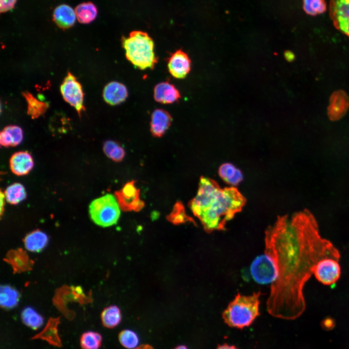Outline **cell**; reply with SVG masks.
<instances>
[{"label":"cell","instance_id":"19","mask_svg":"<svg viewBox=\"0 0 349 349\" xmlns=\"http://www.w3.org/2000/svg\"><path fill=\"white\" fill-rule=\"evenodd\" d=\"M23 139L22 129L15 125H10L5 127L0 134V143L1 145L6 147H14L19 144Z\"/></svg>","mask_w":349,"mask_h":349},{"label":"cell","instance_id":"13","mask_svg":"<svg viewBox=\"0 0 349 349\" xmlns=\"http://www.w3.org/2000/svg\"><path fill=\"white\" fill-rule=\"evenodd\" d=\"M172 120L171 114L167 111L161 109L155 110L151 117L152 135L156 137L163 136L171 126Z\"/></svg>","mask_w":349,"mask_h":349},{"label":"cell","instance_id":"6","mask_svg":"<svg viewBox=\"0 0 349 349\" xmlns=\"http://www.w3.org/2000/svg\"><path fill=\"white\" fill-rule=\"evenodd\" d=\"M64 100L74 107L79 117L85 110L83 106V92L80 83L71 72H68L60 87Z\"/></svg>","mask_w":349,"mask_h":349},{"label":"cell","instance_id":"3","mask_svg":"<svg viewBox=\"0 0 349 349\" xmlns=\"http://www.w3.org/2000/svg\"><path fill=\"white\" fill-rule=\"evenodd\" d=\"M126 57L135 67L141 70L153 68L157 63L154 52V42L147 33L134 31L127 37L121 38Z\"/></svg>","mask_w":349,"mask_h":349},{"label":"cell","instance_id":"16","mask_svg":"<svg viewBox=\"0 0 349 349\" xmlns=\"http://www.w3.org/2000/svg\"><path fill=\"white\" fill-rule=\"evenodd\" d=\"M181 95L177 89L172 84L161 82L154 89V98L156 101L164 104H172L179 100Z\"/></svg>","mask_w":349,"mask_h":349},{"label":"cell","instance_id":"29","mask_svg":"<svg viewBox=\"0 0 349 349\" xmlns=\"http://www.w3.org/2000/svg\"><path fill=\"white\" fill-rule=\"evenodd\" d=\"M102 340V336L99 333L88 331L82 334L80 344L82 349H99Z\"/></svg>","mask_w":349,"mask_h":349},{"label":"cell","instance_id":"4","mask_svg":"<svg viewBox=\"0 0 349 349\" xmlns=\"http://www.w3.org/2000/svg\"><path fill=\"white\" fill-rule=\"evenodd\" d=\"M260 291L249 295L238 293L222 313L228 325L242 329L250 326L259 315Z\"/></svg>","mask_w":349,"mask_h":349},{"label":"cell","instance_id":"8","mask_svg":"<svg viewBox=\"0 0 349 349\" xmlns=\"http://www.w3.org/2000/svg\"><path fill=\"white\" fill-rule=\"evenodd\" d=\"M338 261L332 258H326L318 262L313 270L317 280L324 285H333L341 275V267Z\"/></svg>","mask_w":349,"mask_h":349},{"label":"cell","instance_id":"33","mask_svg":"<svg viewBox=\"0 0 349 349\" xmlns=\"http://www.w3.org/2000/svg\"><path fill=\"white\" fill-rule=\"evenodd\" d=\"M17 0H0V13H5L14 8Z\"/></svg>","mask_w":349,"mask_h":349},{"label":"cell","instance_id":"38","mask_svg":"<svg viewBox=\"0 0 349 349\" xmlns=\"http://www.w3.org/2000/svg\"><path fill=\"white\" fill-rule=\"evenodd\" d=\"M133 349H154L153 347L148 344H143Z\"/></svg>","mask_w":349,"mask_h":349},{"label":"cell","instance_id":"2","mask_svg":"<svg viewBox=\"0 0 349 349\" xmlns=\"http://www.w3.org/2000/svg\"><path fill=\"white\" fill-rule=\"evenodd\" d=\"M246 200L235 187L222 188L214 180L202 176L189 206L207 233L225 229L227 222L240 212Z\"/></svg>","mask_w":349,"mask_h":349},{"label":"cell","instance_id":"30","mask_svg":"<svg viewBox=\"0 0 349 349\" xmlns=\"http://www.w3.org/2000/svg\"><path fill=\"white\" fill-rule=\"evenodd\" d=\"M303 9L307 14L315 16L324 13L327 5L324 0H303Z\"/></svg>","mask_w":349,"mask_h":349},{"label":"cell","instance_id":"14","mask_svg":"<svg viewBox=\"0 0 349 349\" xmlns=\"http://www.w3.org/2000/svg\"><path fill=\"white\" fill-rule=\"evenodd\" d=\"M128 96L127 89L125 85L118 81H111L104 87L103 97L108 104L119 105L126 100Z\"/></svg>","mask_w":349,"mask_h":349},{"label":"cell","instance_id":"37","mask_svg":"<svg viewBox=\"0 0 349 349\" xmlns=\"http://www.w3.org/2000/svg\"><path fill=\"white\" fill-rule=\"evenodd\" d=\"M217 349H238L234 346H229L226 344L219 345Z\"/></svg>","mask_w":349,"mask_h":349},{"label":"cell","instance_id":"5","mask_svg":"<svg viewBox=\"0 0 349 349\" xmlns=\"http://www.w3.org/2000/svg\"><path fill=\"white\" fill-rule=\"evenodd\" d=\"M120 208L115 197L107 194L93 200L89 205V211L95 223L107 227L117 223L120 215Z\"/></svg>","mask_w":349,"mask_h":349},{"label":"cell","instance_id":"27","mask_svg":"<svg viewBox=\"0 0 349 349\" xmlns=\"http://www.w3.org/2000/svg\"><path fill=\"white\" fill-rule=\"evenodd\" d=\"M21 317L23 322L34 330L40 328L44 323L43 317L31 307L25 308L21 312Z\"/></svg>","mask_w":349,"mask_h":349},{"label":"cell","instance_id":"39","mask_svg":"<svg viewBox=\"0 0 349 349\" xmlns=\"http://www.w3.org/2000/svg\"><path fill=\"white\" fill-rule=\"evenodd\" d=\"M174 349H188V348L185 345H179L174 348Z\"/></svg>","mask_w":349,"mask_h":349},{"label":"cell","instance_id":"23","mask_svg":"<svg viewBox=\"0 0 349 349\" xmlns=\"http://www.w3.org/2000/svg\"><path fill=\"white\" fill-rule=\"evenodd\" d=\"M218 173L225 182L233 186L238 184L243 179L241 172L230 163L222 164L220 167Z\"/></svg>","mask_w":349,"mask_h":349},{"label":"cell","instance_id":"28","mask_svg":"<svg viewBox=\"0 0 349 349\" xmlns=\"http://www.w3.org/2000/svg\"><path fill=\"white\" fill-rule=\"evenodd\" d=\"M103 149L105 155L115 162L122 161L125 155L124 148L113 141H106L103 144Z\"/></svg>","mask_w":349,"mask_h":349},{"label":"cell","instance_id":"31","mask_svg":"<svg viewBox=\"0 0 349 349\" xmlns=\"http://www.w3.org/2000/svg\"><path fill=\"white\" fill-rule=\"evenodd\" d=\"M118 339L121 345L129 349L135 348L139 343L137 333L128 329L121 331L118 334Z\"/></svg>","mask_w":349,"mask_h":349},{"label":"cell","instance_id":"36","mask_svg":"<svg viewBox=\"0 0 349 349\" xmlns=\"http://www.w3.org/2000/svg\"><path fill=\"white\" fill-rule=\"evenodd\" d=\"M323 323L325 328H330V327L333 326V320L331 318L325 319Z\"/></svg>","mask_w":349,"mask_h":349},{"label":"cell","instance_id":"35","mask_svg":"<svg viewBox=\"0 0 349 349\" xmlns=\"http://www.w3.org/2000/svg\"><path fill=\"white\" fill-rule=\"evenodd\" d=\"M5 195L1 191H0V214H2L4 205Z\"/></svg>","mask_w":349,"mask_h":349},{"label":"cell","instance_id":"34","mask_svg":"<svg viewBox=\"0 0 349 349\" xmlns=\"http://www.w3.org/2000/svg\"><path fill=\"white\" fill-rule=\"evenodd\" d=\"M285 56L286 59L288 61H292L294 59V54L290 51H286Z\"/></svg>","mask_w":349,"mask_h":349},{"label":"cell","instance_id":"1","mask_svg":"<svg viewBox=\"0 0 349 349\" xmlns=\"http://www.w3.org/2000/svg\"><path fill=\"white\" fill-rule=\"evenodd\" d=\"M264 254L273 262L276 277L266 305L272 316L294 319L305 309L304 286L322 259L339 260L338 250L320 235L315 220L305 213L279 216L265 231Z\"/></svg>","mask_w":349,"mask_h":349},{"label":"cell","instance_id":"17","mask_svg":"<svg viewBox=\"0 0 349 349\" xmlns=\"http://www.w3.org/2000/svg\"><path fill=\"white\" fill-rule=\"evenodd\" d=\"M77 18L75 10L69 5L62 4L57 6L53 13V20L62 29L72 27Z\"/></svg>","mask_w":349,"mask_h":349},{"label":"cell","instance_id":"15","mask_svg":"<svg viewBox=\"0 0 349 349\" xmlns=\"http://www.w3.org/2000/svg\"><path fill=\"white\" fill-rule=\"evenodd\" d=\"M33 165L32 156L26 151H19L14 153L10 159L11 171L19 176L28 174L32 170Z\"/></svg>","mask_w":349,"mask_h":349},{"label":"cell","instance_id":"11","mask_svg":"<svg viewBox=\"0 0 349 349\" xmlns=\"http://www.w3.org/2000/svg\"><path fill=\"white\" fill-rule=\"evenodd\" d=\"M168 68L176 79H184L190 70L191 62L188 55L181 49L173 53L168 60Z\"/></svg>","mask_w":349,"mask_h":349},{"label":"cell","instance_id":"7","mask_svg":"<svg viewBox=\"0 0 349 349\" xmlns=\"http://www.w3.org/2000/svg\"><path fill=\"white\" fill-rule=\"evenodd\" d=\"M114 193L120 208L123 211H138L144 206V202L140 198V190L135 186L134 180L127 183Z\"/></svg>","mask_w":349,"mask_h":349},{"label":"cell","instance_id":"12","mask_svg":"<svg viewBox=\"0 0 349 349\" xmlns=\"http://www.w3.org/2000/svg\"><path fill=\"white\" fill-rule=\"evenodd\" d=\"M349 107V98L347 94L342 90L334 92L330 98L328 108V114L332 120H337L342 117Z\"/></svg>","mask_w":349,"mask_h":349},{"label":"cell","instance_id":"25","mask_svg":"<svg viewBox=\"0 0 349 349\" xmlns=\"http://www.w3.org/2000/svg\"><path fill=\"white\" fill-rule=\"evenodd\" d=\"M120 309L115 305L105 308L101 313V319L103 326L111 329L117 326L121 321Z\"/></svg>","mask_w":349,"mask_h":349},{"label":"cell","instance_id":"26","mask_svg":"<svg viewBox=\"0 0 349 349\" xmlns=\"http://www.w3.org/2000/svg\"><path fill=\"white\" fill-rule=\"evenodd\" d=\"M6 201L12 205H17L27 197L26 190L20 183H15L8 186L4 192Z\"/></svg>","mask_w":349,"mask_h":349},{"label":"cell","instance_id":"10","mask_svg":"<svg viewBox=\"0 0 349 349\" xmlns=\"http://www.w3.org/2000/svg\"><path fill=\"white\" fill-rule=\"evenodd\" d=\"M329 16L335 28L349 37V0H330Z\"/></svg>","mask_w":349,"mask_h":349},{"label":"cell","instance_id":"18","mask_svg":"<svg viewBox=\"0 0 349 349\" xmlns=\"http://www.w3.org/2000/svg\"><path fill=\"white\" fill-rule=\"evenodd\" d=\"M59 323V317L50 318L44 329L31 339H41L47 341L50 345L58 347H61V341L57 330Z\"/></svg>","mask_w":349,"mask_h":349},{"label":"cell","instance_id":"32","mask_svg":"<svg viewBox=\"0 0 349 349\" xmlns=\"http://www.w3.org/2000/svg\"><path fill=\"white\" fill-rule=\"evenodd\" d=\"M169 218L174 223H181L190 220L185 214L183 205L180 202H177L174 206L173 212Z\"/></svg>","mask_w":349,"mask_h":349},{"label":"cell","instance_id":"22","mask_svg":"<svg viewBox=\"0 0 349 349\" xmlns=\"http://www.w3.org/2000/svg\"><path fill=\"white\" fill-rule=\"evenodd\" d=\"M22 95L27 102V113L32 119L45 114L49 107L47 102L38 100L28 91L24 92Z\"/></svg>","mask_w":349,"mask_h":349},{"label":"cell","instance_id":"24","mask_svg":"<svg viewBox=\"0 0 349 349\" xmlns=\"http://www.w3.org/2000/svg\"><path fill=\"white\" fill-rule=\"evenodd\" d=\"M19 292L14 287L8 285L0 286V302L2 307L11 309L17 305L19 301Z\"/></svg>","mask_w":349,"mask_h":349},{"label":"cell","instance_id":"9","mask_svg":"<svg viewBox=\"0 0 349 349\" xmlns=\"http://www.w3.org/2000/svg\"><path fill=\"white\" fill-rule=\"evenodd\" d=\"M251 271L254 279L258 283L271 284L276 277V271L270 259L264 255L258 256L252 263Z\"/></svg>","mask_w":349,"mask_h":349},{"label":"cell","instance_id":"20","mask_svg":"<svg viewBox=\"0 0 349 349\" xmlns=\"http://www.w3.org/2000/svg\"><path fill=\"white\" fill-rule=\"evenodd\" d=\"M48 240V237L45 233L40 230H36L26 236L24 243L28 250L37 252L46 246Z\"/></svg>","mask_w":349,"mask_h":349},{"label":"cell","instance_id":"21","mask_svg":"<svg viewBox=\"0 0 349 349\" xmlns=\"http://www.w3.org/2000/svg\"><path fill=\"white\" fill-rule=\"evenodd\" d=\"M74 10L78 21L81 24L90 23L96 18L97 15L96 7L90 1L78 4Z\"/></svg>","mask_w":349,"mask_h":349}]
</instances>
